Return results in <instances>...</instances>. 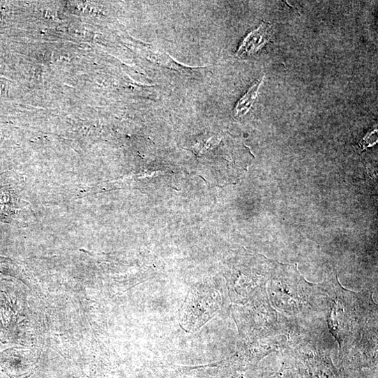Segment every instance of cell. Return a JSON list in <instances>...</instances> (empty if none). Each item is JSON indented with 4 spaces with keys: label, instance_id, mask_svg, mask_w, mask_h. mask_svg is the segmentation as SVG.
Listing matches in <instances>:
<instances>
[{
    "label": "cell",
    "instance_id": "6da1fadb",
    "mask_svg": "<svg viewBox=\"0 0 378 378\" xmlns=\"http://www.w3.org/2000/svg\"><path fill=\"white\" fill-rule=\"evenodd\" d=\"M40 356L36 349L10 348L0 351V367L10 378H29L38 365Z\"/></svg>",
    "mask_w": 378,
    "mask_h": 378
},
{
    "label": "cell",
    "instance_id": "7a4b0ae2",
    "mask_svg": "<svg viewBox=\"0 0 378 378\" xmlns=\"http://www.w3.org/2000/svg\"><path fill=\"white\" fill-rule=\"evenodd\" d=\"M271 33V24L263 22L258 29L245 38L237 52V56L245 58L255 54L270 41Z\"/></svg>",
    "mask_w": 378,
    "mask_h": 378
},
{
    "label": "cell",
    "instance_id": "3957f363",
    "mask_svg": "<svg viewBox=\"0 0 378 378\" xmlns=\"http://www.w3.org/2000/svg\"><path fill=\"white\" fill-rule=\"evenodd\" d=\"M264 79H263L261 82H257L255 85H253L250 89L248 92L238 103L235 108L236 115L237 116H243L250 110L253 103L258 96L259 90L264 82Z\"/></svg>",
    "mask_w": 378,
    "mask_h": 378
}]
</instances>
